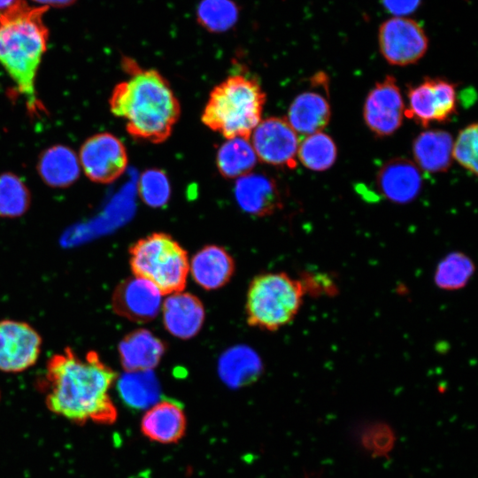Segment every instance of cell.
Segmentation results:
<instances>
[{"instance_id":"cell-1","label":"cell","mask_w":478,"mask_h":478,"mask_svg":"<svg viewBox=\"0 0 478 478\" xmlns=\"http://www.w3.org/2000/svg\"><path fill=\"white\" fill-rule=\"evenodd\" d=\"M116 378L97 352L90 351L81 357L67 347L49 359L39 386L53 413L79 425L89 421L110 425L118 416L109 395Z\"/></svg>"},{"instance_id":"cell-2","label":"cell","mask_w":478,"mask_h":478,"mask_svg":"<svg viewBox=\"0 0 478 478\" xmlns=\"http://www.w3.org/2000/svg\"><path fill=\"white\" fill-rule=\"evenodd\" d=\"M125 63L130 76L112 90L111 112L126 121L133 137L160 143L171 135L180 118L179 100L159 72L142 69L130 59Z\"/></svg>"},{"instance_id":"cell-3","label":"cell","mask_w":478,"mask_h":478,"mask_svg":"<svg viewBox=\"0 0 478 478\" xmlns=\"http://www.w3.org/2000/svg\"><path fill=\"white\" fill-rule=\"evenodd\" d=\"M48 9L17 0L0 12V63L25 97L31 112L40 109L35 84L47 50L49 32L42 15Z\"/></svg>"},{"instance_id":"cell-4","label":"cell","mask_w":478,"mask_h":478,"mask_svg":"<svg viewBox=\"0 0 478 478\" xmlns=\"http://www.w3.org/2000/svg\"><path fill=\"white\" fill-rule=\"evenodd\" d=\"M266 93L254 79L228 76L210 93L201 120L226 139L250 136L262 120Z\"/></svg>"},{"instance_id":"cell-5","label":"cell","mask_w":478,"mask_h":478,"mask_svg":"<svg viewBox=\"0 0 478 478\" xmlns=\"http://www.w3.org/2000/svg\"><path fill=\"white\" fill-rule=\"evenodd\" d=\"M129 254L134 275L152 282L162 295L184 289L189 261L187 251L171 235H147L130 247Z\"/></svg>"},{"instance_id":"cell-6","label":"cell","mask_w":478,"mask_h":478,"mask_svg":"<svg viewBox=\"0 0 478 478\" xmlns=\"http://www.w3.org/2000/svg\"><path fill=\"white\" fill-rule=\"evenodd\" d=\"M304 287L284 273H267L255 277L246 299L248 323L274 331L289 323L301 308Z\"/></svg>"},{"instance_id":"cell-7","label":"cell","mask_w":478,"mask_h":478,"mask_svg":"<svg viewBox=\"0 0 478 478\" xmlns=\"http://www.w3.org/2000/svg\"><path fill=\"white\" fill-rule=\"evenodd\" d=\"M378 43L384 59L393 66L417 63L428 48V39L416 20L392 17L382 22L378 31Z\"/></svg>"},{"instance_id":"cell-8","label":"cell","mask_w":478,"mask_h":478,"mask_svg":"<svg viewBox=\"0 0 478 478\" xmlns=\"http://www.w3.org/2000/svg\"><path fill=\"white\" fill-rule=\"evenodd\" d=\"M405 115L423 127L448 121L457 110L456 85L443 78L427 77L409 87Z\"/></svg>"},{"instance_id":"cell-9","label":"cell","mask_w":478,"mask_h":478,"mask_svg":"<svg viewBox=\"0 0 478 478\" xmlns=\"http://www.w3.org/2000/svg\"><path fill=\"white\" fill-rule=\"evenodd\" d=\"M250 141L260 161L279 167L294 168L297 166L300 142L286 118L261 120Z\"/></svg>"},{"instance_id":"cell-10","label":"cell","mask_w":478,"mask_h":478,"mask_svg":"<svg viewBox=\"0 0 478 478\" xmlns=\"http://www.w3.org/2000/svg\"><path fill=\"white\" fill-rule=\"evenodd\" d=\"M80 165L86 176L98 183L117 180L127 166L123 143L110 133H99L87 139L81 147Z\"/></svg>"},{"instance_id":"cell-11","label":"cell","mask_w":478,"mask_h":478,"mask_svg":"<svg viewBox=\"0 0 478 478\" xmlns=\"http://www.w3.org/2000/svg\"><path fill=\"white\" fill-rule=\"evenodd\" d=\"M405 104L394 77L387 75L369 91L363 117L367 127L377 136L394 134L402 125Z\"/></svg>"},{"instance_id":"cell-12","label":"cell","mask_w":478,"mask_h":478,"mask_svg":"<svg viewBox=\"0 0 478 478\" xmlns=\"http://www.w3.org/2000/svg\"><path fill=\"white\" fill-rule=\"evenodd\" d=\"M42 347V338L29 324L4 320L0 321V371L19 373L34 366Z\"/></svg>"},{"instance_id":"cell-13","label":"cell","mask_w":478,"mask_h":478,"mask_svg":"<svg viewBox=\"0 0 478 478\" xmlns=\"http://www.w3.org/2000/svg\"><path fill=\"white\" fill-rule=\"evenodd\" d=\"M162 293L150 281L135 276L122 281L115 289L112 305L120 316L135 322L153 320L162 306Z\"/></svg>"},{"instance_id":"cell-14","label":"cell","mask_w":478,"mask_h":478,"mask_svg":"<svg viewBox=\"0 0 478 478\" xmlns=\"http://www.w3.org/2000/svg\"><path fill=\"white\" fill-rule=\"evenodd\" d=\"M377 188L388 200L397 204L413 201L422 187V177L417 165L405 158L387 161L376 176Z\"/></svg>"},{"instance_id":"cell-15","label":"cell","mask_w":478,"mask_h":478,"mask_svg":"<svg viewBox=\"0 0 478 478\" xmlns=\"http://www.w3.org/2000/svg\"><path fill=\"white\" fill-rule=\"evenodd\" d=\"M234 194L239 207L252 216H268L281 207L276 182L263 173L251 172L237 178Z\"/></svg>"},{"instance_id":"cell-16","label":"cell","mask_w":478,"mask_h":478,"mask_svg":"<svg viewBox=\"0 0 478 478\" xmlns=\"http://www.w3.org/2000/svg\"><path fill=\"white\" fill-rule=\"evenodd\" d=\"M187 419L182 405L173 399H164L150 406L140 423L142 434L149 440L168 444L185 435Z\"/></svg>"},{"instance_id":"cell-17","label":"cell","mask_w":478,"mask_h":478,"mask_svg":"<svg viewBox=\"0 0 478 478\" xmlns=\"http://www.w3.org/2000/svg\"><path fill=\"white\" fill-rule=\"evenodd\" d=\"M161 307L164 325L173 335L189 339L200 331L204 320V309L194 295L182 291L170 294Z\"/></svg>"},{"instance_id":"cell-18","label":"cell","mask_w":478,"mask_h":478,"mask_svg":"<svg viewBox=\"0 0 478 478\" xmlns=\"http://www.w3.org/2000/svg\"><path fill=\"white\" fill-rule=\"evenodd\" d=\"M118 351L126 371H149L158 365L166 345L150 331L140 328L127 335L120 342Z\"/></svg>"},{"instance_id":"cell-19","label":"cell","mask_w":478,"mask_h":478,"mask_svg":"<svg viewBox=\"0 0 478 478\" xmlns=\"http://www.w3.org/2000/svg\"><path fill=\"white\" fill-rule=\"evenodd\" d=\"M194 281L205 289H216L227 283L235 271L230 254L218 245H206L198 251L189 264Z\"/></svg>"},{"instance_id":"cell-20","label":"cell","mask_w":478,"mask_h":478,"mask_svg":"<svg viewBox=\"0 0 478 478\" xmlns=\"http://www.w3.org/2000/svg\"><path fill=\"white\" fill-rule=\"evenodd\" d=\"M330 117L327 97L318 91H305L290 104L286 120L297 135H308L322 131Z\"/></svg>"},{"instance_id":"cell-21","label":"cell","mask_w":478,"mask_h":478,"mask_svg":"<svg viewBox=\"0 0 478 478\" xmlns=\"http://www.w3.org/2000/svg\"><path fill=\"white\" fill-rule=\"evenodd\" d=\"M452 144L451 135L444 130L421 132L412 143L415 164L431 173L447 171L452 161Z\"/></svg>"},{"instance_id":"cell-22","label":"cell","mask_w":478,"mask_h":478,"mask_svg":"<svg viewBox=\"0 0 478 478\" xmlns=\"http://www.w3.org/2000/svg\"><path fill=\"white\" fill-rule=\"evenodd\" d=\"M38 171L49 186L66 188L78 179L81 165L78 156L70 148L55 145L40 156Z\"/></svg>"},{"instance_id":"cell-23","label":"cell","mask_w":478,"mask_h":478,"mask_svg":"<svg viewBox=\"0 0 478 478\" xmlns=\"http://www.w3.org/2000/svg\"><path fill=\"white\" fill-rule=\"evenodd\" d=\"M261 370L258 356L249 347L242 345L226 351L219 362L220 376L231 388L251 383L259 376Z\"/></svg>"},{"instance_id":"cell-24","label":"cell","mask_w":478,"mask_h":478,"mask_svg":"<svg viewBox=\"0 0 478 478\" xmlns=\"http://www.w3.org/2000/svg\"><path fill=\"white\" fill-rule=\"evenodd\" d=\"M117 389L123 403L136 410L152 406L159 398V382L149 371H126L117 381Z\"/></svg>"},{"instance_id":"cell-25","label":"cell","mask_w":478,"mask_h":478,"mask_svg":"<svg viewBox=\"0 0 478 478\" xmlns=\"http://www.w3.org/2000/svg\"><path fill=\"white\" fill-rule=\"evenodd\" d=\"M258 161L250 139H226L216 154V166L220 174L228 179L239 178L251 172Z\"/></svg>"},{"instance_id":"cell-26","label":"cell","mask_w":478,"mask_h":478,"mask_svg":"<svg viewBox=\"0 0 478 478\" xmlns=\"http://www.w3.org/2000/svg\"><path fill=\"white\" fill-rule=\"evenodd\" d=\"M474 271L475 265L469 256L461 251H452L437 264L434 281L441 289L458 290L468 283Z\"/></svg>"},{"instance_id":"cell-27","label":"cell","mask_w":478,"mask_h":478,"mask_svg":"<svg viewBox=\"0 0 478 478\" xmlns=\"http://www.w3.org/2000/svg\"><path fill=\"white\" fill-rule=\"evenodd\" d=\"M337 149L334 140L320 131L308 135L299 143L297 159L306 168L322 172L335 162Z\"/></svg>"},{"instance_id":"cell-28","label":"cell","mask_w":478,"mask_h":478,"mask_svg":"<svg viewBox=\"0 0 478 478\" xmlns=\"http://www.w3.org/2000/svg\"><path fill=\"white\" fill-rule=\"evenodd\" d=\"M197 23L211 33H224L237 22L239 9L233 0H201L196 11Z\"/></svg>"},{"instance_id":"cell-29","label":"cell","mask_w":478,"mask_h":478,"mask_svg":"<svg viewBox=\"0 0 478 478\" xmlns=\"http://www.w3.org/2000/svg\"><path fill=\"white\" fill-rule=\"evenodd\" d=\"M29 204L30 193L23 181L14 173L0 174V217H19Z\"/></svg>"},{"instance_id":"cell-30","label":"cell","mask_w":478,"mask_h":478,"mask_svg":"<svg viewBox=\"0 0 478 478\" xmlns=\"http://www.w3.org/2000/svg\"><path fill=\"white\" fill-rule=\"evenodd\" d=\"M138 193L150 207L164 206L169 200L171 187L166 174L159 169L144 171L138 181Z\"/></svg>"},{"instance_id":"cell-31","label":"cell","mask_w":478,"mask_h":478,"mask_svg":"<svg viewBox=\"0 0 478 478\" xmlns=\"http://www.w3.org/2000/svg\"><path fill=\"white\" fill-rule=\"evenodd\" d=\"M360 444L373 457H385L393 450L395 433L384 422H375L366 425L361 430Z\"/></svg>"},{"instance_id":"cell-32","label":"cell","mask_w":478,"mask_h":478,"mask_svg":"<svg viewBox=\"0 0 478 478\" xmlns=\"http://www.w3.org/2000/svg\"><path fill=\"white\" fill-rule=\"evenodd\" d=\"M477 124L461 129L452 144V158L471 173L477 174Z\"/></svg>"},{"instance_id":"cell-33","label":"cell","mask_w":478,"mask_h":478,"mask_svg":"<svg viewBox=\"0 0 478 478\" xmlns=\"http://www.w3.org/2000/svg\"><path fill=\"white\" fill-rule=\"evenodd\" d=\"M305 293L312 295H330L336 292V285L325 274L305 273L299 280Z\"/></svg>"},{"instance_id":"cell-34","label":"cell","mask_w":478,"mask_h":478,"mask_svg":"<svg viewBox=\"0 0 478 478\" xmlns=\"http://www.w3.org/2000/svg\"><path fill=\"white\" fill-rule=\"evenodd\" d=\"M421 0H382L384 8L396 17H405L413 12Z\"/></svg>"},{"instance_id":"cell-35","label":"cell","mask_w":478,"mask_h":478,"mask_svg":"<svg viewBox=\"0 0 478 478\" xmlns=\"http://www.w3.org/2000/svg\"><path fill=\"white\" fill-rule=\"evenodd\" d=\"M35 3L42 4L43 6L53 7H66L76 2V0H32Z\"/></svg>"},{"instance_id":"cell-36","label":"cell","mask_w":478,"mask_h":478,"mask_svg":"<svg viewBox=\"0 0 478 478\" xmlns=\"http://www.w3.org/2000/svg\"><path fill=\"white\" fill-rule=\"evenodd\" d=\"M17 0H0V12L12 6Z\"/></svg>"},{"instance_id":"cell-37","label":"cell","mask_w":478,"mask_h":478,"mask_svg":"<svg viewBox=\"0 0 478 478\" xmlns=\"http://www.w3.org/2000/svg\"><path fill=\"white\" fill-rule=\"evenodd\" d=\"M305 478H311V476H309V475H308V476H307V477H305Z\"/></svg>"}]
</instances>
